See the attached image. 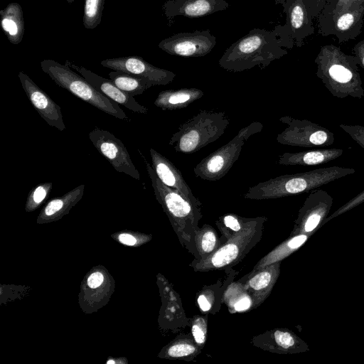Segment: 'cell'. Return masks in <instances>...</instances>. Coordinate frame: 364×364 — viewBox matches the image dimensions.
<instances>
[{
	"instance_id": "1",
	"label": "cell",
	"mask_w": 364,
	"mask_h": 364,
	"mask_svg": "<svg viewBox=\"0 0 364 364\" xmlns=\"http://www.w3.org/2000/svg\"><path fill=\"white\" fill-rule=\"evenodd\" d=\"M294 41L284 25L274 29L253 28L232 43L219 60V65L230 72H242L255 66L261 69L288 53Z\"/></svg>"
},
{
	"instance_id": "2",
	"label": "cell",
	"mask_w": 364,
	"mask_h": 364,
	"mask_svg": "<svg viewBox=\"0 0 364 364\" xmlns=\"http://www.w3.org/2000/svg\"><path fill=\"white\" fill-rule=\"evenodd\" d=\"M141 156L155 197L168 217L181 246L194 257V259L198 260L199 257L194 237L199 228V221L203 217L202 207L194 204L177 191L163 183L150 164L144 156Z\"/></svg>"
},
{
	"instance_id": "3",
	"label": "cell",
	"mask_w": 364,
	"mask_h": 364,
	"mask_svg": "<svg viewBox=\"0 0 364 364\" xmlns=\"http://www.w3.org/2000/svg\"><path fill=\"white\" fill-rule=\"evenodd\" d=\"M314 62L317 65L316 76L333 97H364V87L354 55L346 54L334 45H325L321 47Z\"/></svg>"
},
{
	"instance_id": "4",
	"label": "cell",
	"mask_w": 364,
	"mask_h": 364,
	"mask_svg": "<svg viewBox=\"0 0 364 364\" xmlns=\"http://www.w3.org/2000/svg\"><path fill=\"white\" fill-rule=\"evenodd\" d=\"M355 172L353 168L334 166L284 174L250 187L243 197L251 200H267L306 193Z\"/></svg>"
},
{
	"instance_id": "5",
	"label": "cell",
	"mask_w": 364,
	"mask_h": 364,
	"mask_svg": "<svg viewBox=\"0 0 364 364\" xmlns=\"http://www.w3.org/2000/svg\"><path fill=\"white\" fill-rule=\"evenodd\" d=\"M230 122L225 112L200 109L178 127L168 145L177 153H195L224 134Z\"/></svg>"
},
{
	"instance_id": "6",
	"label": "cell",
	"mask_w": 364,
	"mask_h": 364,
	"mask_svg": "<svg viewBox=\"0 0 364 364\" xmlns=\"http://www.w3.org/2000/svg\"><path fill=\"white\" fill-rule=\"evenodd\" d=\"M267 218H248L245 228L229 237L214 253L208 257L193 259L190 267L195 272H209L230 268L238 264L260 241Z\"/></svg>"
},
{
	"instance_id": "7",
	"label": "cell",
	"mask_w": 364,
	"mask_h": 364,
	"mask_svg": "<svg viewBox=\"0 0 364 364\" xmlns=\"http://www.w3.org/2000/svg\"><path fill=\"white\" fill-rule=\"evenodd\" d=\"M40 65L41 70L59 87L100 111L118 119L129 121L117 102L97 90L82 75H77L68 65L50 59L42 60Z\"/></svg>"
},
{
	"instance_id": "8",
	"label": "cell",
	"mask_w": 364,
	"mask_h": 364,
	"mask_svg": "<svg viewBox=\"0 0 364 364\" xmlns=\"http://www.w3.org/2000/svg\"><path fill=\"white\" fill-rule=\"evenodd\" d=\"M263 128L261 122H252L240 129L228 143L205 156L194 167L195 176L208 181L221 179L238 159L245 141Z\"/></svg>"
},
{
	"instance_id": "9",
	"label": "cell",
	"mask_w": 364,
	"mask_h": 364,
	"mask_svg": "<svg viewBox=\"0 0 364 364\" xmlns=\"http://www.w3.org/2000/svg\"><path fill=\"white\" fill-rule=\"evenodd\" d=\"M279 121L287 124L276 137L277 141L282 145L311 148L328 146L335 141L332 132L309 120L283 116Z\"/></svg>"
},
{
	"instance_id": "10",
	"label": "cell",
	"mask_w": 364,
	"mask_h": 364,
	"mask_svg": "<svg viewBox=\"0 0 364 364\" xmlns=\"http://www.w3.org/2000/svg\"><path fill=\"white\" fill-rule=\"evenodd\" d=\"M364 21V3L339 12L318 16V33L334 36L339 43L355 39L360 33Z\"/></svg>"
},
{
	"instance_id": "11",
	"label": "cell",
	"mask_w": 364,
	"mask_h": 364,
	"mask_svg": "<svg viewBox=\"0 0 364 364\" xmlns=\"http://www.w3.org/2000/svg\"><path fill=\"white\" fill-rule=\"evenodd\" d=\"M89 138L97 150L117 171L126 173L134 179H140L139 172L133 164L125 145L119 139L99 127H95L89 133Z\"/></svg>"
},
{
	"instance_id": "12",
	"label": "cell",
	"mask_w": 364,
	"mask_h": 364,
	"mask_svg": "<svg viewBox=\"0 0 364 364\" xmlns=\"http://www.w3.org/2000/svg\"><path fill=\"white\" fill-rule=\"evenodd\" d=\"M215 44V37L206 29L174 34L162 40L158 46L170 55L189 58L206 55Z\"/></svg>"
},
{
	"instance_id": "13",
	"label": "cell",
	"mask_w": 364,
	"mask_h": 364,
	"mask_svg": "<svg viewBox=\"0 0 364 364\" xmlns=\"http://www.w3.org/2000/svg\"><path fill=\"white\" fill-rule=\"evenodd\" d=\"M101 65L113 70L123 71L149 79L154 85H166L171 82L176 74L170 70L157 68L139 56L109 58Z\"/></svg>"
},
{
	"instance_id": "14",
	"label": "cell",
	"mask_w": 364,
	"mask_h": 364,
	"mask_svg": "<svg viewBox=\"0 0 364 364\" xmlns=\"http://www.w3.org/2000/svg\"><path fill=\"white\" fill-rule=\"evenodd\" d=\"M332 203L333 198L326 191L313 190L299 211L292 235L312 232L327 215Z\"/></svg>"
},
{
	"instance_id": "15",
	"label": "cell",
	"mask_w": 364,
	"mask_h": 364,
	"mask_svg": "<svg viewBox=\"0 0 364 364\" xmlns=\"http://www.w3.org/2000/svg\"><path fill=\"white\" fill-rule=\"evenodd\" d=\"M23 90L39 115L50 126L63 131L65 129L60 107L40 88L26 74L18 73Z\"/></svg>"
},
{
	"instance_id": "16",
	"label": "cell",
	"mask_w": 364,
	"mask_h": 364,
	"mask_svg": "<svg viewBox=\"0 0 364 364\" xmlns=\"http://www.w3.org/2000/svg\"><path fill=\"white\" fill-rule=\"evenodd\" d=\"M286 26L294 45L301 47L304 39L314 34L313 17L304 0H287L282 5Z\"/></svg>"
},
{
	"instance_id": "17",
	"label": "cell",
	"mask_w": 364,
	"mask_h": 364,
	"mask_svg": "<svg viewBox=\"0 0 364 364\" xmlns=\"http://www.w3.org/2000/svg\"><path fill=\"white\" fill-rule=\"evenodd\" d=\"M70 64L92 86L105 96L122 105L129 110L146 114L148 109L136 102L134 97L119 89L112 80L101 77L82 66Z\"/></svg>"
},
{
	"instance_id": "18",
	"label": "cell",
	"mask_w": 364,
	"mask_h": 364,
	"mask_svg": "<svg viewBox=\"0 0 364 364\" xmlns=\"http://www.w3.org/2000/svg\"><path fill=\"white\" fill-rule=\"evenodd\" d=\"M253 346L264 350L280 354L305 350L306 344L293 332L286 328H274L252 338Z\"/></svg>"
},
{
	"instance_id": "19",
	"label": "cell",
	"mask_w": 364,
	"mask_h": 364,
	"mask_svg": "<svg viewBox=\"0 0 364 364\" xmlns=\"http://www.w3.org/2000/svg\"><path fill=\"white\" fill-rule=\"evenodd\" d=\"M281 262H275L250 272L242 280H239L252 296L254 309L260 306L271 294L280 274Z\"/></svg>"
},
{
	"instance_id": "20",
	"label": "cell",
	"mask_w": 364,
	"mask_h": 364,
	"mask_svg": "<svg viewBox=\"0 0 364 364\" xmlns=\"http://www.w3.org/2000/svg\"><path fill=\"white\" fill-rule=\"evenodd\" d=\"M149 152L151 166L161 181L181 193L194 204L202 207V203L193 195L179 169L170 160L155 149L151 148Z\"/></svg>"
},
{
	"instance_id": "21",
	"label": "cell",
	"mask_w": 364,
	"mask_h": 364,
	"mask_svg": "<svg viewBox=\"0 0 364 364\" xmlns=\"http://www.w3.org/2000/svg\"><path fill=\"white\" fill-rule=\"evenodd\" d=\"M229 6L225 0H168L163 9L168 19L178 16L199 18L223 11Z\"/></svg>"
},
{
	"instance_id": "22",
	"label": "cell",
	"mask_w": 364,
	"mask_h": 364,
	"mask_svg": "<svg viewBox=\"0 0 364 364\" xmlns=\"http://www.w3.org/2000/svg\"><path fill=\"white\" fill-rule=\"evenodd\" d=\"M343 153V149L336 148L285 152L279 156L277 163L283 166H316L333 161L341 156Z\"/></svg>"
},
{
	"instance_id": "23",
	"label": "cell",
	"mask_w": 364,
	"mask_h": 364,
	"mask_svg": "<svg viewBox=\"0 0 364 364\" xmlns=\"http://www.w3.org/2000/svg\"><path fill=\"white\" fill-rule=\"evenodd\" d=\"M204 95V92L196 87L166 90L159 93L154 104L166 111H173L187 107Z\"/></svg>"
},
{
	"instance_id": "24",
	"label": "cell",
	"mask_w": 364,
	"mask_h": 364,
	"mask_svg": "<svg viewBox=\"0 0 364 364\" xmlns=\"http://www.w3.org/2000/svg\"><path fill=\"white\" fill-rule=\"evenodd\" d=\"M1 27L10 43L17 45L24 34L23 10L18 3H11L0 11Z\"/></svg>"
},
{
	"instance_id": "25",
	"label": "cell",
	"mask_w": 364,
	"mask_h": 364,
	"mask_svg": "<svg viewBox=\"0 0 364 364\" xmlns=\"http://www.w3.org/2000/svg\"><path fill=\"white\" fill-rule=\"evenodd\" d=\"M236 274L235 271L230 272V277L227 278L224 283L218 281V284L210 286H205L198 294L196 301L199 309L203 314H215L220 307L223 303V294L227 286L228 282L232 280Z\"/></svg>"
},
{
	"instance_id": "26",
	"label": "cell",
	"mask_w": 364,
	"mask_h": 364,
	"mask_svg": "<svg viewBox=\"0 0 364 364\" xmlns=\"http://www.w3.org/2000/svg\"><path fill=\"white\" fill-rule=\"evenodd\" d=\"M222 301L231 314L242 313L254 309V301L240 281L230 282L223 294Z\"/></svg>"
},
{
	"instance_id": "27",
	"label": "cell",
	"mask_w": 364,
	"mask_h": 364,
	"mask_svg": "<svg viewBox=\"0 0 364 364\" xmlns=\"http://www.w3.org/2000/svg\"><path fill=\"white\" fill-rule=\"evenodd\" d=\"M307 238L308 236L305 234L294 235L261 258L251 272L262 269L275 262H282V259L300 247Z\"/></svg>"
},
{
	"instance_id": "28",
	"label": "cell",
	"mask_w": 364,
	"mask_h": 364,
	"mask_svg": "<svg viewBox=\"0 0 364 364\" xmlns=\"http://www.w3.org/2000/svg\"><path fill=\"white\" fill-rule=\"evenodd\" d=\"M109 77L119 89L133 97L141 95L146 90L154 86L147 78L123 71H112Z\"/></svg>"
},
{
	"instance_id": "29",
	"label": "cell",
	"mask_w": 364,
	"mask_h": 364,
	"mask_svg": "<svg viewBox=\"0 0 364 364\" xmlns=\"http://www.w3.org/2000/svg\"><path fill=\"white\" fill-rule=\"evenodd\" d=\"M202 349L196 343L192 335H181L176 337L168 346L164 356L168 359L191 360Z\"/></svg>"
},
{
	"instance_id": "30",
	"label": "cell",
	"mask_w": 364,
	"mask_h": 364,
	"mask_svg": "<svg viewBox=\"0 0 364 364\" xmlns=\"http://www.w3.org/2000/svg\"><path fill=\"white\" fill-rule=\"evenodd\" d=\"M194 239L199 257L198 260L211 255L223 245L215 230L208 224H204L196 230Z\"/></svg>"
},
{
	"instance_id": "31",
	"label": "cell",
	"mask_w": 364,
	"mask_h": 364,
	"mask_svg": "<svg viewBox=\"0 0 364 364\" xmlns=\"http://www.w3.org/2000/svg\"><path fill=\"white\" fill-rule=\"evenodd\" d=\"M85 185L76 186L62 197H58L50 200L43 210V214L46 217H53L59 213L64 212L80 200L83 195Z\"/></svg>"
},
{
	"instance_id": "32",
	"label": "cell",
	"mask_w": 364,
	"mask_h": 364,
	"mask_svg": "<svg viewBox=\"0 0 364 364\" xmlns=\"http://www.w3.org/2000/svg\"><path fill=\"white\" fill-rule=\"evenodd\" d=\"M248 218L240 217L233 213L225 214L216 220L215 224L222 233L220 238L223 244L229 237L235 232L242 230L247 221Z\"/></svg>"
},
{
	"instance_id": "33",
	"label": "cell",
	"mask_w": 364,
	"mask_h": 364,
	"mask_svg": "<svg viewBox=\"0 0 364 364\" xmlns=\"http://www.w3.org/2000/svg\"><path fill=\"white\" fill-rule=\"evenodd\" d=\"M105 0H85L82 23L85 28L94 29L102 21Z\"/></svg>"
},
{
	"instance_id": "34",
	"label": "cell",
	"mask_w": 364,
	"mask_h": 364,
	"mask_svg": "<svg viewBox=\"0 0 364 364\" xmlns=\"http://www.w3.org/2000/svg\"><path fill=\"white\" fill-rule=\"evenodd\" d=\"M191 335L196 343L203 349L207 338L208 319L206 316H195L191 322Z\"/></svg>"
},
{
	"instance_id": "35",
	"label": "cell",
	"mask_w": 364,
	"mask_h": 364,
	"mask_svg": "<svg viewBox=\"0 0 364 364\" xmlns=\"http://www.w3.org/2000/svg\"><path fill=\"white\" fill-rule=\"evenodd\" d=\"M52 188L50 182L39 183L33 187L28 196L26 209L31 210L38 206L48 196Z\"/></svg>"
},
{
	"instance_id": "36",
	"label": "cell",
	"mask_w": 364,
	"mask_h": 364,
	"mask_svg": "<svg viewBox=\"0 0 364 364\" xmlns=\"http://www.w3.org/2000/svg\"><path fill=\"white\" fill-rule=\"evenodd\" d=\"M363 3H364V0H328L319 15H326L339 12Z\"/></svg>"
},
{
	"instance_id": "37",
	"label": "cell",
	"mask_w": 364,
	"mask_h": 364,
	"mask_svg": "<svg viewBox=\"0 0 364 364\" xmlns=\"http://www.w3.org/2000/svg\"><path fill=\"white\" fill-rule=\"evenodd\" d=\"M339 127L347 133L360 147L364 149V126L341 124Z\"/></svg>"
},
{
	"instance_id": "38",
	"label": "cell",
	"mask_w": 364,
	"mask_h": 364,
	"mask_svg": "<svg viewBox=\"0 0 364 364\" xmlns=\"http://www.w3.org/2000/svg\"><path fill=\"white\" fill-rule=\"evenodd\" d=\"M309 8L313 18H316L322 11L328 0H304Z\"/></svg>"
},
{
	"instance_id": "39",
	"label": "cell",
	"mask_w": 364,
	"mask_h": 364,
	"mask_svg": "<svg viewBox=\"0 0 364 364\" xmlns=\"http://www.w3.org/2000/svg\"><path fill=\"white\" fill-rule=\"evenodd\" d=\"M358 65L364 69V39L357 43L352 49Z\"/></svg>"
},
{
	"instance_id": "40",
	"label": "cell",
	"mask_w": 364,
	"mask_h": 364,
	"mask_svg": "<svg viewBox=\"0 0 364 364\" xmlns=\"http://www.w3.org/2000/svg\"><path fill=\"white\" fill-rule=\"evenodd\" d=\"M364 201V190L358 193L356 196H355L353 199L348 201L346 204H345L343 207H341L338 211L337 213H341L345 210H347L353 206H355Z\"/></svg>"
},
{
	"instance_id": "41",
	"label": "cell",
	"mask_w": 364,
	"mask_h": 364,
	"mask_svg": "<svg viewBox=\"0 0 364 364\" xmlns=\"http://www.w3.org/2000/svg\"><path fill=\"white\" fill-rule=\"evenodd\" d=\"M104 279V277L100 272H94L90 275L87 279V284L92 288L95 289L100 286Z\"/></svg>"
},
{
	"instance_id": "42",
	"label": "cell",
	"mask_w": 364,
	"mask_h": 364,
	"mask_svg": "<svg viewBox=\"0 0 364 364\" xmlns=\"http://www.w3.org/2000/svg\"><path fill=\"white\" fill-rule=\"evenodd\" d=\"M119 240L127 245L132 246L136 244V239L132 235L122 233L119 235Z\"/></svg>"
},
{
	"instance_id": "43",
	"label": "cell",
	"mask_w": 364,
	"mask_h": 364,
	"mask_svg": "<svg viewBox=\"0 0 364 364\" xmlns=\"http://www.w3.org/2000/svg\"><path fill=\"white\" fill-rule=\"evenodd\" d=\"M287 0H274V1L277 3V4H280L282 5H283L285 2H286Z\"/></svg>"
},
{
	"instance_id": "44",
	"label": "cell",
	"mask_w": 364,
	"mask_h": 364,
	"mask_svg": "<svg viewBox=\"0 0 364 364\" xmlns=\"http://www.w3.org/2000/svg\"><path fill=\"white\" fill-rule=\"evenodd\" d=\"M68 3H73L75 0H66Z\"/></svg>"
},
{
	"instance_id": "45",
	"label": "cell",
	"mask_w": 364,
	"mask_h": 364,
	"mask_svg": "<svg viewBox=\"0 0 364 364\" xmlns=\"http://www.w3.org/2000/svg\"><path fill=\"white\" fill-rule=\"evenodd\" d=\"M114 363V362L113 360H109V361H107V363H108V364H109V363Z\"/></svg>"
}]
</instances>
